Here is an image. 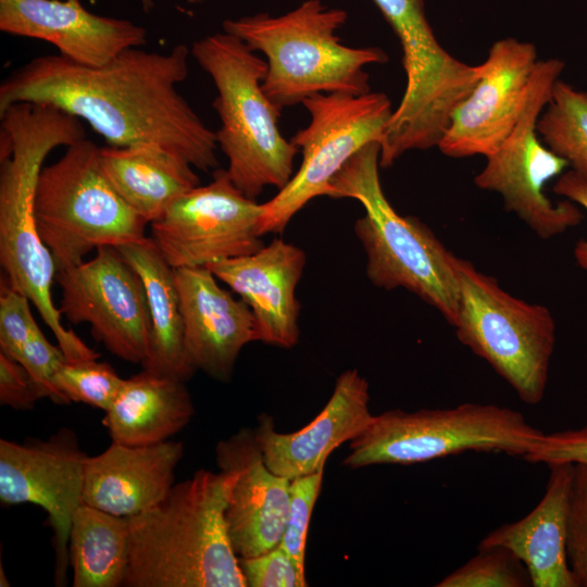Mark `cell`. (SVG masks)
Listing matches in <instances>:
<instances>
[{"instance_id":"obj_10","label":"cell","mask_w":587,"mask_h":587,"mask_svg":"<svg viewBox=\"0 0 587 587\" xmlns=\"http://www.w3.org/2000/svg\"><path fill=\"white\" fill-rule=\"evenodd\" d=\"M458 340L484 359L527 404L546 392L555 346L548 308L515 298L497 279L458 260Z\"/></svg>"},{"instance_id":"obj_24","label":"cell","mask_w":587,"mask_h":587,"mask_svg":"<svg viewBox=\"0 0 587 587\" xmlns=\"http://www.w3.org/2000/svg\"><path fill=\"white\" fill-rule=\"evenodd\" d=\"M185 383L143 369L124 379L102 420L112 442L150 446L184 429L195 414Z\"/></svg>"},{"instance_id":"obj_12","label":"cell","mask_w":587,"mask_h":587,"mask_svg":"<svg viewBox=\"0 0 587 587\" xmlns=\"http://www.w3.org/2000/svg\"><path fill=\"white\" fill-rule=\"evenodd\" d=\"M564 67V62L555 58L537 62L513 130L496 152L486 157V165L474 178L479 189L498 192L505 209L542 239L564 233L583 218L573 201L554 204L545 193L547 183L569 163L542 145L537 132L538 118Z\"/></svg>"},{"instance_id":"obj_17","label":"cell","mask_w":587,"mask_h":587,"mask_svg":"<svg viewBox=\"0 0 587 587\" xmlns=\"http://www.w3.org/2000/svg\"><path fill=\"white\" fill-rule=\"evenodd\" d=\"M215 461L218 469L238 472L225 510L237 557H255L278 546L288 516L291 479L267 467L253 428L243 427L218 441Z\"/></svg>"},{"instance_id":"obj_5","label":"cell","mask_w":587,"mask_h":587,"mask_svg":"<svg viewBox=\"0 0 587 587\" xmlns=\"http://www.w3.org/2000/svg\"><path fill=\"white\" fill-rule=\"evenodd\" d=\"M380 143L357 151L329 180L325 196L358 200L365 214L353 225L366 253V276L386 290L404 288L434 307L452 326L459 308L458 260L432 229L400 215L379 179Z\"/></svg>"},{"instance_id":"obj_25","label":"cell","mask_w":587,"mask_h":587,"mask_svg":"<svg viewBox=\"0 0 587 587\" xmlns=\"http://www.w3.org/2000/svg\"><path fill=\"white\" fill-rule=\"evenodd\" d=\"M100 162L115 191L149 224L176 198L200 185L189 162L157 145L101 147Z\"/></svg>"},{"instance_id":"obj_38","label":"cell","mask_w":587,"mask_h":587,"mask_svg":"<svg viewBox=\"0 0 587 587\" xmlns=\"http://www.w3.org/2000/svg\"><path fill=\"white\" fill-rule=\"evenodd\" d=\"M188 1L189 3H197V2H200L202 0H186ZM141 3H142V8L146 10V11H149L152 5H153V1L152 0H141Z\"/></svg>"},{"instance_id":"obj_15","label":"cell","mask_w":587,"mask_h":587,"mask_svg":"<svg viewBox=\"0 0 587 587\" xmlns=\"http://www.w3.org/2000/svg\"><path fill=\"white\" fill-rule=\"evenodd\" d=\"M88 455L62 427L48 439L0 440V501L41 507L53 530L54 583L66 585L72 519L83 503Z\"/></svg>"},{"instance_id":"obj_37","label":"cell","mask_w":587,"mask_h":587,"mask_svg":"<svg viewBox=\"0 0 587 587\" xmlns=\"http://www.w3.org/2000/svg\"><path fill=\"white\" fill-rule=\"evenodd\" d=\"M553 192L563 196L587 211V177L570 170L563 173L552 188ZM574 257L578 265L587 271V239H582L574 248Z\"/></svg>"},{"instance_id":"obj_29","label":"cell","mask_w":587,"mask_h":587,"mask_svg":"<svg viewBox=\"0 0 587 587\" xmlns=\"http://www.w3.org/2000/svg\"><path fill=\"white\" fill-rule=\"evenodd\" d=\"M123 382L109 363L98 359L65 361L52 380L55 403L80 402L105 412Z\"/></svg>"},{"instance_id":"obj_19","label":"cell","mask_w":587,"mask_h":587,"mask_svg":"<svg viewBox=\"0 0 587 587\" xmlns=\"http://www.w3.org/2000/svg\"><path fill=\"white\" fill-rule=\"evenodd\" d=\"M369 383L358 370L344 371L323 410L294 433H279L274 417L262 413L253 428L267 467L294 479L325 469L332 452L359 436L372 421Z\"/></svg>"},{"instance_id":"obj_16","label":"cell","mask_w":587,"mask_h":587,"mask_svg":"<svg viewBox=\"0 0 587 587\" xmlns=\"http://www.w3.org/2000/svg\"><path fill=\"white\" fill-rule=\"evenodd\" d=\"M537 62L532 42L514 37L495 41L480 79L451 114L437 146L441 153L486 158L496 152L519 120Z\"/></svg>"},{"instance_id":"obj_2","label":"cell","mask_w":587,"mask_h":587,"mask_svg":"<svg viewBox=\"0 0 587 587\" xmlns=\"http://www.w3.org/2000/svg\"><path fill=\"white\" fill-rule=\"evenodd\" d=\"M0 263L9 285L25 295L57 338L66 361L99 359L61 322L53 303L58 267L35 218V190L48 154L86 138L82 120L51 104L17 102L0 113Z\"/></svg>"},{"instance_id":"obj_18","label":"cell","mask_w":587,"mask_h":587,"mask_svg":"<svg viewBox=\"0 0 587 587\" xmlns=\"http://www.w3.org/2000/svg\"><path fill=\"white\" fill-rule=\"evenodd\" d=\"M0 30L50 42L62 57L92 67L147 42L145 27L95 14L80 0H0Z\"/></svg>"},{"instance_id":"obj_20","label":"cell","mask_w":587,"mask_h":587,"mask_svg":"<svg viewBox=\"0 0 587 587\" xmlns=\"http://www.w3.org/2000/svg\"><path fill=\"white\" fill-rule=\"evenodd\" d=\"M175 270L188 364L228 382L242 348L257 340L255 319L242 299L222 288L208 266Z\"/></svg>"},{"instance_id":"obj_11","label":"cell","mask_w":587,"mask_h":587,"mask_svg":"<svg viewBox=\"0 0 587 587\" xmlns=\"http://www.w3.org/2000/svg\"><path fill=\"white\" fill-rule=\"evenodd\" d=\"M310 123L290 141L302 161L288 184L262 203L261 236L280 234L291 218L312 199L325 196L329 180L361 148L383 137L394 109L384 92L316 93L302 102Z\"/></svg>"},{"instance_id":"obj_31","label":"cell","mask_w":587,"mask_h":587,"mask_svg":"<svg viewBox=\"0 0 587 587\" xmlns=\"http://www.w3.org/2000/svg\"><path fill=\"white\" fill-rule=\"evenodd\" d=\"M324 469L291 479L286 526L279 546L304 572L305 544L315 502L319 498Z\"/></svg>"},{"instance_id":"obj_7","label":"cell","mask_w":587,"mask_h":587,"mask_svg":"<svg viewBox=\"0 0 587 587\" xmlns=\"http://www.w3.org/2000/svg\"><path fill=\"white\" fill-rule=\"evenodd\" d=\"M100 148L84 138L42 166L35 190V218L58 271L77 265L93 249L143 241L149 224L115 191L103 173Z\"/></svg>"},{"instance_id":"obj_9","label":"cell","mask_w":587,"mask_h":587,"mask_svg":"<svg viewBox=\"0 0 587 587\" xmlns=\"http://www.w3.org/2000/svg\"><path fill=\"white\" fill-rule=\"evenodd\" d=\"M402 49L405 88L380 142V167L411 150L437 147L455 107L475 88L483 63L470 65L438 42L424 0H372Z\"/></svg>"},{"instance_id":"obj_34","label":"cell","mask_w":587,"mask_h":587,"mask_svg":"<svg viewBox=\"0 0 587 587\" xmlns=\"http://www.w3.org/2000/svg\"><path fill=\"white\" fill-rule=\"evenodd\" d=\"M20 362L42 389L46 398L57 401L53 377L66 361L59 346H53L36 323L24 336L13 359Z\"/></svg>"},{"instance_id":"obj_39","label":"cell","mask_w":587,"mask_h":587,"mask_svg":"<svg viewBox=\"0 0 587 587\" xmlns=\"http://www.w3.org/2000/svg\"><path fill=\"white\" fill-rule=\"evenodd\" d=\"M586 93H587V91H586Z\"/></svg>"},{"instance_id":"obj_13","label":"cell","mask_w":587,"mask_h":587,"mask_svg":"<svg viewBox=\"0 0 587 587\" xmlns=\"http://www.w3.org/2000/svg\"><path fill=\"white\" fill-rule=\"evenodd\" d=\"M262 211V203L245 196L226 168H216L208 185L179 196L150 223V238L173 268L208 266L264 246Z\"/></svg>"},{"instance_id":"obj_14","label":"cell","mask_w":587,"mask_h":587,"mask_svg":"<svg viewBox=\"0 0 587 587\" xmlns=\"http://www.w3.org/2000/svg\"><path fill=\"white\" fill-rule=\"evenodd\" d=\"M60 313L73 324L88 323L93 337L115 357L142 363L148 354L150 315L138 273L113 246L88 261L59 270Z\"/></svg>"},{"instance_id":"obj_22","label":"cell","mask_w":587,"mask_h":587,"mask_svg":"<svg viewBox=\"0 0 587 587\" xmlns=\"http://www.w3.org/2000/svg\"><path fill=\"white\" fill-rule=\"evenodd\" d=\"M183 455V444L174 440L150 446L112 442L86 460L83 503L124 517L145 512L167 496Z\"/></svg>"},{"instance_id":"obj_27","label":"cell","mask_w":587,"mask_h":587,"mask_svg":"<svg viewBox=\"0 0 587 587\" xmlns=\"http://www.w3.org/2000/svg\"><path fill=\"white\" fill-rule=\"evenodd\" d=\"M128 540L127 517L82 503L73 515L68 538L73 586H123Z\"/></svg>"},{"instance_id":"obj_36","label":"cell","mask_w":587,"mask_h":587,"mask_svg":"<svg viewBox=\"0 0 587 587\" xmlns=\"http://www.w3.org/2000/svg\"><path fill=\"white\" fill-rule=\"evenodd\" d=\"M42 398L46 396L30 373L20 362L0 352V403L27 411Z\"/></svg>"},{"instance_id":"obj_23","label":"cell","mask_w":587,"mask_h":587,"mask_svg":"<svg viewBox=\"0 0 587 587\" xmlns=\"http://www.w3.org/2000/svg\"><path fill=\"white\" fill-rule=\"evenodd\" d=\"M538 504L523 519L488 533L477 548L503 547L526 566L532 587H578L567 561V516L573 463L548 465Z\"/></svg>"},{"instance_id":"obj_28","label":"cell","mask_w":587,"mask_h":587,"mask_svg":"<svg viewBox=\"0 0 587 587\" xmlns=\"http://www.w3.org/2000/svg\"><path fill=\"white\" fill-rule=\"evenodd\" d=\"M544 143L587 177V93L558 79L537 122Z\"/></svg>"},{"instance_id":"obj_32","label":"cell","mask_w":587,"mask_h":587,"mask_svg":"<svg viewBox=\"0 0 587 587\" xmlns=\"http://www.w3.org/2000/svg\"><path fill=\"white\" fill-rule=\"evenodd\" d=\"M567 561L578 587H587V463H575L569 501Z\"/></svg>"},{"instance_id":"obj_6","label":"cell","mask_w":587,"mask_h":587,"mask_svg":"<svg viewBox=\"0 0 587 587\" xmlns=\"http://www.w3.org/2000/svg\"><path fill=\"white\" fill-rule=\"evenodd\" d=\"M190 51L217 90L213 108L221 125L215 137L228 160L229 178L253 200L265 187L280 190L294 175L299 149L282 135L280 110L262 89L266 61L224 30L195 40Z\"/></svg>"},{"instance_id":"obj_35","label":"cell","mask_w":587,"mask_h":587,"mask_svg":"<svg viewBox=\"0 0 587 587\" xmlns=\"http://www.w3.org/2000/svg\"><path fill=\"white\" fill-rule=\"evenodd\" d=\"M530 463H587V426L542 434L538 442L523 457Z\"/></svg>"},{"instance_id":"obj_4","label":"cell","mask_w":587,"mask_h":587,"mask_svg":"<svg viewBox=\"0 0 587 587\" xmlns=\"http://www.w3.org/2000/svg\"><path fill=\"white\" fill-rule=\"evenodd\" d=\"M348 20L344 9L305 0L277 16L262 12L227 18L223 30L266 57L262 89L279 109L316 93L360 96L371 91L364 67L388 61L379 47L352 48L336 35Z\"/></svg>"},{"instance_id":"obj_3","label":"cell","mask_w":587,"mask_h":587,"mask_svg":"<svg viewBox=\"0 0 587 587\" xmlns=\"http://www.w3.org/2000/svg\"><path fill=\"white\" fill-rule=\"evenodd\" d=\"M238 472L201 469L151 509L127 517L126 587H247L225 510Z\"/></svg>"},{"instance_id":"obj_21","label":"cell","mask_w":587,"mask_h":587,"mask_svg":"<svg viewBox=\"0 0 587 587\" xmlns=\"http://www.w3.org/2000/svg\"><path fill=\"white\" fill-rule=\"evenodd\" d=\"M304 251L274 238L258 251L208 265L251 309L257 340L290 349L299 340L300 303L296 289L305 266Z\"/></svg>"},{"instance_id":"obj_26","label":"cell","mask_w":587,"mask_h":587,"mask_svg":"<svg viewBox=\"0 0 587 587\" xmlns=\"http://www.w3.org/2000/svg\"><path fill=\"white\" fill-rule=\"evenodd\" d=\"M138 273L146 290L150 315L149 349L142 369L153 374L187 382L195 370L188 364L184 322L175 270L150 237L117 248Z\"/></svg>"},{"instance_id":"obj_33","label":"cell","mask_w":587,"mask_h":587,"mask_svg":"<svg viewBox=\"0 0 587 587\" xmlns=\"http://www.w3.org/2000/svg\"><path fill=\"white\" fill-rule=\"evenodd\" d=\"M247 587H305L302 572L290 555L278 545L249 558H238Z\"/></svg>"},{"instance_id":"obj_8","label":"cell","mask_w":587,"mask_h":587,"mask_svg":"<svg viewBox=\"0 0 587 587\" xmlns=\"http://www.w3.org/2000/svg\"><path fill=\"white\" fill-rule=\"evenodd\" d=\"M511 408L465 402L453 408L401 409L373 415L350 441L342 465H409L467 451L524 457L542 436Z\"/></svg>"},{"instance_id":"obj_1","label":"cell","mask_w":587,"mask_h":587,"mask_svg":"<svg viewBox=\"0 0 587 587\" xmlns=\"http://www.w3.org/2000/svg\"><path fill=\"white\" fill-rule=\"evenodd\" d=\"M190 49L140 47L85 66L61 54L30 59L0 85V113L17 102L51 104L87 122L110 146L157 145L209 173L218 166L213 132L178 92Z\"/></svg>"},{"instance_id":"obj_30","label":"cell","mask_w":587,"mask_h":587,"mask_svg":"<svg viewBox=\"0 0 587 587\" xmlns=\"http://www.w3.org/2000/svg\"><path fill=\"white\" fill-rule=\"evenodd\" d=\"M465 564L442 578L437 587H528L532 579L524 563L503 547L477 548Z\"/></svg>"}]
</instances>
